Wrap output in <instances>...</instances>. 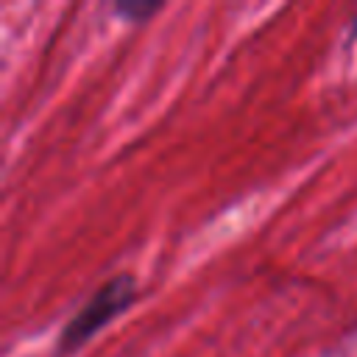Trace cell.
I'll use <instances>...</instances> for the list:
<instances>
[{
	"mask_svg": "<svg viewBox=\"0 0 357 357\" xmlns=\"http://www.w3.org/2000/svg\"><path fill=\"white\" fill-rule=\"evenodd\" d=\"M156 8H159V6H153V3H117V11H120L123 17H128V20H134V22H142V20L151 17Z\"/></svg>",
	"mask_w": 357,
	"mask_h": 357,
	"instance_id": "2",
	"label": "cell"
},
{
	"mask_svg": "<svg viewBox=\"0 0 357 357\" xmlns=\"http://www.w3.org/2000/svg\"><path fill=\"white\" fill-rule=\"evenodd\" d=\"M137 296V282L134 276L128 273H120L109 282H103L95 296L73 315V321L61 329L59 335V343H56V354L59 357H67L73 354L78 346H84L103 324H109L114 315H120Z\"/></svg>",
	"mask_w": 357,
	"mask_h": 357,
	"instance_id": "1",
	"label": "cell"
}]
</instances>
